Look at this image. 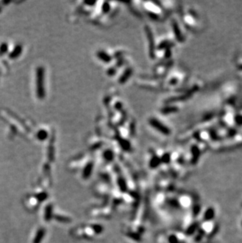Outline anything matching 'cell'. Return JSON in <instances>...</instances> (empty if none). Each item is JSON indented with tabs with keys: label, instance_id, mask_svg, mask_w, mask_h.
<instances>
[{
	"label": "cell",
	"instance_id": "cell-1",
	"mask_svg": "<svg viewBox=\"0 0 242 243\" xmlns=\"http://www.w3.org/2000/svg\"><path fill=\"white\" fill-rule=\"evenodd\" d=\"M37 94L39 98H43V70L42 68H39L37 70Z\"/></svg>",
	"mask_w": 242,
	"mask_h": 243
},
{
	"label": "cell",
	"instance_id": "cell-2",
	"mask_svg": "<svg viewBox=\"0 0 242 243\" xmlns=\"http://www.w3.org/2000/svg\"><path fill=\"white\" fill-rule=\"evenodd\" d=\"M215 214H216L215 209L212 207H209L207 210L205 211L204 214V220L206 222L211 221L212 219H214Z\"/></svg>",
	"mask_w": 242,
	"mask_h": 243
},
{
	"label": "cell",
	"instance_id": "cell-3",
	"mask_svg": "<svg viewBox=\"0 0 242 243\" xmlns=\"http://www.w3.org/2000/svg\"><path fill=\"white\" fill-rule=\"evenodd\" d=\"M199 227H200V224H199L198 222H195V223H193L189 227L186 229L185 230V234L188 235V236H190V235H193L194 233L196 232V230L199 229Z\"/></svg>",
	"mask_w": 242,
	"mask_h": 243
},
{
	"label": "cell",
	"instance_id": "cell-4",
	"mask_svg": "<svg viewBox=\"0 0 242 243\" xmlns=\"http://www.w3.org/2000/svg\"><path fill=\"white\" fill-rule=\"evenodd\" d=\"M151 124H153V127H155L157 129L160 131L162 133H164V134H168V128H166L164 125H162L159 121L156 120L155 119H153V120H151Z\"/></svg>",
	"mask_w": 242,
	"mask_h": 243
},
{
	"label": "cell",
	"instance_id": "cell-5",
	"mask_svg": "<svg viewBox=\"0 0 242 243\" xmlns=\"http://www.w3.org/2000/svg\"><path fill=\"white\" fill-rule=\"evenodd\" d=\"M197 230H198V232H197V234H196V236H195L194 242H200L202 240V239H203L204 237L205 231L203 229H198Z\"/></svg>",
	"mask_w": 242,
	"mask_h": 243
},
{
	"label": "cell",
	"instance_id": "cell-6",
	"mask_svg": "<svg viewBox=\"0 0 242 243\" xmlns=\"http://www.w3.org/2000/svg\"><path fill=\"white\" fill-rule=\"evenodd\" d=\"M200 211H201V206L199 205H195L193 208V217L197 216Z\"/></svg>",
	"mask_w": 242,
	"mask_h": 243
},
{
	"label": "cell",
	"instance_id": "cell-7",
	"mask_svg": "<svg viewBox=\"0 0 242 243\" xmlns=\"http://www.w3.org/2000/svg\"><path fill=\"white\" fill-rule=\"evenodd\" d=\"M168 241H169L170 243H181L179 241L178 238H177L175 235H174V234L171 235V236L168 238Z\"/></svg>",
	"mask_w": 242,
	"mask_h": 243
},
{
	"label": "cell",
	"instance_id": "cell-8",
	"mask_svg": "<svg viewBox=\"0 0 242 243\" xmlns=\"http://www.w3.org/2000/svg\"><path fill=\"white\" fill-rule=\"evenodd\" d=\"M218 225H216V227H214V229L212 230V233H211V234L209 235V238H212V237L214 236V235H216V233H217V231H218Z\"/></svg>",
	"mask_w": 242,
	"mask_h": 243
},
{
	"label": "cell",
	"instance_id": "cell-9",
	"mask_svg": "<svg viewBox=\"0 0 242 243\" xmlns=\"http://www.w3.org/2000/svg\"><path fill=\"white\" fill-rule=\"evenodd\" d=\"M170 204H171V205L174 207V208H178L179 207V202L177 201V200H171L170 202Z\"/></svg>",
	"mask_w": 242,
	"mask_h": 243
},
{
	"label": "cell",
	"instance_id": "cell-10",
	"mask_svg": "<svg viewBox=\"0 0 242 243\" xmlns=\"http://www.w3.org/2000/svg\"><path fill=\"white\" fill-rule=\"evenodd\" d=\"M241 224H242V223H241Z\"/></svg>",
	"mask_w": 242,
	"mask_h": 243
}]
</instances>
